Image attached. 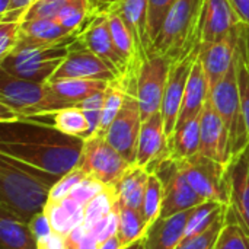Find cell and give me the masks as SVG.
I'll use <instances>...</instances> for the list:
<instances>
[{
	"label": "cell",
	"instance_id": "1",
	"mask_svg": "<svg viewBox=\"0 0 249 249\" xmlns=\"http://www.w3.org/2000/svg\"><path fill=\"white\" fill-rule=\"evenodd\" d=\"M85 139L69 136L36 118L0 123V153L63 177L77 168Z\"/></svg>",
	"mask_w": 249,
	"mask_h": 249
},
{
	"label": "cell",
	"instance_id": "2",
	"mask_svg": "<svg viewBox=\"0 0 249 249\" xmlns=\"http://www.w3.org/2000/svg\"><path fill=\"white\" fill-rule=\"evenodd\" d=\"M60 178L0 153V207L29 223L44 212Z\"/></svg>",
	"mask_w": 249,
	"mask_h": 249
},
{
	"label": "cell",
	"instance_id": "3",
	"mask_svg": "<svg viewBox=\"0 0 249 249\" xmlns=\"http://www.w3.org/2000/svg\"><path fill=\"white\" fill-rule=\"evenodd\" d=\"M201 3L203 0H177L153 41L150 54L165 55L175 61L200 45Z\"/></svg>",
	"mask_w": 249,
	"mask_h": 249
},
{
	"label": "cell",
	"instance_id": "4",
	"mask_svg": "<svg viewBox=\"0 0 249 249\" xmlns=\"http://www.w3.org/2000/svg\"><path fill=\"white\" fill-rule=\"evenodd\" d=\"M77 36L79 34L50 45L16 47L10 54L0 60V69L19 79L47 83L67 57L70 47Z\"/></svg>",
	"mask_w": 249,
	"mask_h": 249
},
{
	"label": "cell",
	"instance_id": "5",
	"mask_svg": "<svg viewBox=\"0 0 249 249\" xmlns=\"http://www.w3.org/2000/svg\"><path fill=\"white\" fill-rule=\"evenodd\" d=\"M45 102L47 83L19 79L0 69V123L41 117Z\"/></svg>",
	"mask_w": 249,
	"mask_h": 249
},
{
	"label": "cell",
	"instance_id": "6",
	"mask_svg": "<svg viewBox=\"0 0 249 249\" xmlns=\"http://www.w3.org/2000/svg\"><path fill=\"white\" fill-rule=\"evenodd\" d=\"M210 99L229 131L231 153L235 155L249 143L239 95L236 63L232 66L228 74L210 90Z\"/></svg>",
	"mask_w": 249,
	"mask_h": 249
},
{
	"label": "cell",
	"instance_id": "7",
	"mask_svg": "<svg viewBox=\"0 0 249 249\" xmlns=\"http://www.w3.org/2000/svg\"><path fill=\"white\" fill-rule=\"evenodd\" d=\"M125 83V99L121 111L105 133L108 143L121 153V156L131 165L136 163L139 136L143 124V117L136 95V76L123 80Z\"/></svg>",
	"mask_w": 249,
	"mask_h": 249
},
{
	"label": "cell",
	"instance_id": "8",
	"mask_svg": "<svg viewBox=\"0 0 249 249\" xmlns=\"http://www.w3.org/2000/svg\"><path fill=\"white\" fill-rule=\"evenodd\" d=\"M130 165L131 163H128L121 153L108 143L105 136L93 134L89 139H85L77 168L101 184L114 187Z\"/></svg>",
	"mask_w": 249,
	"mask_h": 249
},
{
	"label": "cell",
	"instance_id": "9",
	"mask_svg": "<svg viewBox=\"0 0 249 249\" xmlns=\"http://www.w3.org/2000/svg\"><path fill=\"white\" fill-rule=\"evenodd\" d=\"M172 60L150 54L136 73V95L139 99L143 121L160 112Z\"/></svg>",
	"mask_w": 249,
	"mask_h": 249
},
{
	"label": "cell",
	"instance_id": "10",
	"mask_svg": "<svg viewBox=\"0 0 249 249\" xmlns=\"http://www.w3.org/2000/svg\"><path fill=\"white\" fill-rule=\"evenodd\" d=\"M162 182L163 187V201L160 217L174 216L187 210H191L207 200L200 197L184 177L178 160L166 158L153 171Z\"/></svg>",
	"mask_w": 249,
	"mask_h": 249
},
{
	"label": "cell",
	"instance_id": "11",
	"mask_svg": "<svg viewBox=\"0 0 249 249\" xmlns=\"http://www.w3.org/2000/svg\"><path fill=\"white\" fill-rule=\"evenodd\" d=\"M178 165L193 190L204 200L228 204L225 184V163H220L201 153L178 160Z\"/></svg>",
	"mask_w": 249,
	"mask_h": 249
},
{
	"label": "cell",
	"instance_id": "12",
	"mask_svg": "<svg viewBox=\"0 0 249 249\" xmlns=\"http://www.w3.org/2000/svg\"><path fill=\"white\" fill-rule=\"evenodd\" d=\"M228 212L249 233V143L225 163Z\"/></svg>",
	"mask_w": 249,
	"mask_h": 249
},
{
	"label": "cell",
	"instance_id": "13",
	"mask_svg": "<svg viewBox=\"0 0 249 249\" xmlns=\"http://www.w3.org/2000/svg\"><path fill=\"white\" fill-rule=\"evenodd\" d=\"M60 79H92L108 83L120 80L117 73L102 58H99L80 42L79 36L71 44L67 57L63 60L50 80Z\"/></svg>",
	"mask_w": 249,
	"mask_h": 249
},
{
	"label": "cell",
	"instance_id": "14",
	"mask_svg": "<svg viewBox=\"0 0 249 249\" xmlns=\"http://www.w3.org/2000/svg\"><path fill=\"white\" fill-rule=\"evenodd\" d=\"M198 53H200V45L196 47L193 51H190L187 55L172 61L171 64L169 77H168V83H166L162 107H160V115H162L168 137H171L177 128L187 80L190 77L193 64L196 58L198 57Z\"/></svg>",
	"mask_w": 249,
	"mask_h": 249
},
{
	"label": "cell",
	"instance_id": "15",
	"mask_svg": "<svg viewBox=\"0 0 249 249\" xmlns=\"http://www.w3.org/2000/svg\"><path fill=\"white\" fill-rule=\"evenodd\" d=\"M79 39L86 48L102 58L117 73L120 80H127L130 77L128 67L115 48L105 12L95 15L83 26V29L79 32Z\"/></svg>",
	"mask_w": 249,
	"mask_h": 249
},
{
	"label": "cell",
	"instance_id": "16",
	"mask_svg": "<svg viewBox=\"0 0 249 249\" xmlns=\"http://www.w3.org/2000/svg\"><path fill=\"white\" fill-rule=\"evenodd\" d=\"M108 82L92 79H60L47 82L45 111L41 117L50 115L58 109L80 105L86 98L102 92L108 88ZM36 117V118H41Z\"/></svg>",
	"mask_w": 249,
	"mask_h": 249
},
{
	"label": "cell",
	"instance_id": "17",
	"mask_svg": "<svg viewBox=\"0 0 249 249\" xmlns=\"http://www.w3.org/2000/svg\"><path fill=\"white\" fill-rule=\"evenodd\" d=\"M241 26V20L229 0H203L198 39L201 44L219 41Z\"/></svg>",
	"mask_w": 249,
	"mask_h": 249
},
{
	"label": "cell",
	"instance_id": "18",
	"mask_svg": "<svg viewBox=\"0 0 249 249\" xmlns=\"http://www.w3.org/2000/svg\"><path fill=\"white\" fill-rule=\"evenodd\" d=\"M200 130H201L200 153L220 163H226L232 156L229 131L223 120L217 114L210 99V95L200 114Z\"/></svg>",
	"mask_w": 249,
	"mask_h": 249
},
{
	"label": "cell",
	"instance_id": "19",
	"mask_svg": "<svg viewBox=\"0 0 249 249\" xmlns=\"http://www.w3.org/2000/svg\"><path fill=\"white\" fill-rule=\"evenodd\" d=\"M168 139L160 112L144 120L139 136L136 165L153 172L162 160L169 158Z\"/></svg>",
	"mask_w": 249,
	"mask_h": 249
},
{
	"label": "cell",
	"instance_id": "20",
	"mask_svg": "<svg viewBox=\"0 0 249 249\" xmlns=\"http://www.w3.org/2000/svg\"><path fill=\"white\" fill-rule=\"evenodd\" d=\"M241 28V26H239ZM239 28L231 35L209 44L200 45V60L212 90L232 69L236 58Z\"/></svg>",
	"mask_w": 249,
	"mask_h": 249
},
{
	"label": "cell",
	"instance_id": "21",
	"mask_svg": "<svg viewBox=\"0 0 249 249\" xmlns=\"http://www.w3.org/2000/svg\"><path fill=\"white\" fill-rule=\"evenodd\" d=\"M194 209L174 216L159 217L156 222H153L143 238L144 249L177 248L185 238V231Z\"/></svg>",
	"mask_w": 249,
	"mask_h": 249
},
{
	"label": "cell",
	"instance_id": "22",
	"mask_svg": "<svg viewBox=\"0 0 249 249\" xmlns=\"http://www.w3.org/2000/svg\"><path fill=\"white\" fill-rule=\"evenodd\" d=\"M209 95H210L209 82H207V77H206L201 60H200V53H198V57L196 58V61L193 64L190 77L187 80L177 127L187 123L188 120L200 115Z\"/></svg>",
	"mask_w": 249,
	"mask_h": 249
},
{
	"label": "cell",
	"instance_id": "23",
	"mask_svg": "<svg viewBox=\"0 0 249 249\" xmlns=\"http://www.w3.org/2000/svg\"><path fill=\"white\" fill-rule=\"evenodd\" d=\"M112 6L118 10L131 35L134 36L137 48L144 61L152 51L147 34V0H117Z\"/></svg>",
	"mask_w": 249,
	"mask_h": 249
},
{
	"label": "cell",
	"instance_id": "24",
	"mask_svg": "<svg viewBox=\"0 0 249 249\" xmlns=\"http://www.w3.org/2000/svg\"><path fill=\"white\" fill-rule=\"evenodd\" d=\"M71 35H76V34L67 32L54 18L22 20L20 36H19L16 47L50 45V44L60 42V41L71 36Z\"/></svg>",
	"mask_w": 249,
	"mask_h": 249
},
{
	"label": "cell",
	"instance_id": "25",
	"mask_svg": "<svg viewBox=\"0 0 249 249\" xmlns=\"http://www.w3.org/2000/svg\"><path fill=\"white\" fill-rule=\"evenodd\" d=\"M0 249H39L29 223L0 207Z\"/></svg>",
	"mask_w": 249,
	"mask_h": 249
},
{
	"label": "cell",
	"instance_id": "26",
	"mask_svg": "<svg viewBox=\"0 0 249 249\" xmlns=\"http://www.w3.org/2000/svg\"><path fill=\"white\" fill-rule=\"evenodd\" d=\"M150 172L139 165H130V168L124 172L120 181L114 185L117 193L118 204L121 207H130L136 210H142L146 185Z\"/></svg>",
	"mask_w": 249,
	"mask_h": 249
},
{
	"label": "cell",
	"instance_id": "27",
	"mask_svg": "<svg viewBox=\"0 0 249 249\" xmlns=\"http://www.w3.org/2000/svg\"><path fill=\"white\" fill-rule=\"evenodd\" d=\"M44 213L47 214L53 231L66 236L83 223L85 206L71 197H66L60 201H48Z\"/></svg>",
	"mask_w": 249,
	"mask_h": 249
},
{
	"label": "cell",
	"instance_id": "28",
	"mask_svg": "<svg viewBox=\"0 0 249 249\" xmlns=\"http://www.w3.org/2000/svg\"><path fill=\"white\" fill-rule=\"evenodd\" d=\"M201 144V130H200V115L188 120L187 123L178 125L172 136L168 139L169 158L175 160H184L200 153Z\"/></svg>",
	"mask_w": 249,
	"mask_h": 249
},
{
	"label": "cell",
	"instance_id": "29",
	"mask_svg": "<svg viewBox=\"0 0 249 249\" xmlns=\"http://www.w3.org/2000/svg\"><path fill=\"white\" fill-rule=\"evenodd\" d=\"M235 63L238 70V85H239L244 120H245L249 139V28L244 25H241L239 28V39H238Z\"/></svg>",
	"mask_w": 249,
	"mask_h": 249
},
{
	"label": "cell",
	"instance_id": "30",
	"mask_svg": "<svg viewBox=\"0 0 249 249\" xmlns=\"http://www.w3.org/2000/svg\"><path fill=\"white\" fill-rule=\"evenodd\" d=\"M45 117L51 118L50 124H53L57 130H60L64 134L80 137V139L89 137V123L80 105L63 108ZM45 117H41V118H45Z\"/></svg>",
	"mask_w": 249,
	"mask_h": 249
},
{
	"label": "cell",
	"instance_id": "31",
	"mask_svg": "<svg viewBox=\"0 0 249 249\" xmlns=\"http://www.w3.org/2000/svg\"><path fill=\"white\" fill-rule=\"evenodd\" d=\"M95 15L92 0H70L54 19L67 32L79 34Z\"/></svg>",
	"mask_w": 249,
	"mask_h": 249
},
{
	"label": "cell",
	"instance_id": "32",
	"mask_svg": "<svg viewBox=\"0 0 249 249\" xmlns=\"http://www.w3.org/2000/svg\"><path fill=\"white\" fill-rule=\"evenodd\" d=\"M147 229L149 226L140 210L120 206V225L117 235L121 239L124 248L143 239Z\"/></svg>",
	"mask_w": 249,
	"mask_h": 249
},
{
	"label": "cell",
	"instance_id": "33",
	"mask_svg": "<svg viewBox=\"0 0 249 249\" xmlns=\"http://www.w3.org/2000/svg\"><path fill=\"white\" fill-rule=\"evenodd\" d=\"M125 83L123 80H115L108 85V88L104 92V107H102V117L99 123V128L95 134L105 136L107 130L121 111L125 99Z\"/></svg>",
	"mask_w": 249,
	"mask_h": 249
},
{
	"label": "cell",
	"instance_id": "34",
	"mask_svg": "<svg viewBox=\"0 0 249 249\" xmlns=\"http://www.w3.org/2000/svg\"><path fill=\"white\" fill-rule=\"evenodd\" d=\"M117 204L118 198L114 187H105L85 206V216L82 225L89 231L93 225L102 220Z\"/></svg>",
	"mask_w": 249,
	"mask_h": 249
},
{
	"label": "cell",
	"instance_id": "35",
	"mask_svg": "<svg viewBox=\"0 0 249 249\" xmlns=\"http://www.w3.org/2000/svg\"><path fill=\"white\" fill-rule=\"evenodd\" d=\"M162 201H163L162 182H160V179H159V177L156 174L150 172L149 179H147V185H146V193H144L142 210H140L144 220H146V223H147V226H150L153 222H156L160 217Z\"/></svg>",
	"mask_w": 249,
	"mask_h": 249
},
{
	"label": "cell",
	"instance_id": "36",
	"mask_svg": "<svg viewBox=\"0 0 249 249\" xmlns=\"http://www.w3.org/2000/svg\"><path fill=\"white\" fill-rule=\"evenodd\" d=\"M228 207V206H226ZM216 249H249V233L226 209V222Z\"/></svg>",
	"mask_w": 249,
	"mask_h": 249
},
{
	"label": "cell",
	"instance_id": "37",
	"mask_svg": "<svg viewBox=\"0 0 249 249\" xmlns=\"http://www.w3.org/2000/svg\"><path fill=\"white\" fill-rule=\"evenodd\" d=\"M225 222H226V213L207 231H204L198 235L184 238L181 241V244L175 249H216L217 241H219L220 233L225 226Z\"/></svg>",
	"mask_w": 249,
	"mask_h": 249
},
{
	"label": "cell",
	"instance_id": "38",
	"mask_svg": "<svg viewBox=\"0 0 249 249\" xmlns=\"http://www.w3.org/2000/svg\"><path fill=\"white\" fill-rule=\"evenodd\" d=\"M177 0H147V34L150 47L156 39L162 23ZM152 53V51H150Z\"/></svg>",
	"mask_w": 249,
	"mask_h": 249
},
{
	"label": "cell",
	"instance_id": "39",
	"mask_svg": "<svg viewBox=\"0 0 249 249\" xmlns=\"http://www.w3.org/2000/svg\"><path fill=\"white\" fill-rule=\"evenodd\" d=\"M88 175L80 169V168H74L73 171H70L69 174L63 175L60 178V181L53 187L51 193H50V200L48 201H60L66 197H69L71 194V191L86 178Z\"/></svg>",
	"mask_w": 249,
	"mask_h": 249
},
{
	"label": "cell",
	"instance_id": "40",
	"mask_svg": "<svg viewBox=\"0 0 249 249\" xmlns=\"http://www.w3.org/2000/svg\"><path fill=\"white\" fill-rule=\"evenodd\" d=\"M118 225H120V204H117L102 220H99L96 225H93L88 232L98 242H102V241L117 235Z\"/></svg>",
	"mask_w": 249,
	"mask_h": 249
},
{
	"label": "cell",
	"instance_id": "41",
	"mask_svg": "<svg viewBox=\"0 0 249 249\" xmlns=\"http://www.w3.org/2000/svg\"><path fill=\"white\" fill-rule=\"evenodd\" d=\"M104 92L105 90L98 92V93L86 98L80 104V108L83 109V112L88 118V123H89V137L93 136L99 128V123H101V117H102V107H104Z\"/></svg>",
	"mask_w": 249,
	"mask_h": 249
},
{
	"label": "cell",
	"instance_id": "42",
	"mask_svg": "<svg viewBox=\"0 0 249 249\" xmlns=\"http://www.w3.org/2000/svg\"><path fill=\"white\" fill-rule=\"evenodd\" d=\"M70 0H35L34 4L28 9L23 20L41 19V18H55L58 12Z\"/></svg>",
	"mask_w": 249,
	"mask_h": 249
},
{
	"label": "cell",
	"instance_id": "43",
	"mask_svg": "<svg viewBox=\"0 0 249 249\" xmlns=\"http://www.w3.org/2000/svg\"><path fill=\"white\" fill-rule=\"evenodd\" d=\"M22 20L0 22V60L13 51L20 36Z\"/></svg>",
	"mask_w": 249,
	"mask_h": 249
},
{
	"label": "cell",
	"instance_id": "44",
	"mask_svg": "<svg viewBox=\"0 0 249 249\" xmlns=\"http://www.w3.org/2000/svg\"><path fill=\"white\" fill-rule=\"evenodd\" d=\"M107 185L101 184L99 181L90 178V177H86L73 191L69 197H71L73 200H76L77 203H80L82 206H86L96 194H99Z\"/></svg>",
	"mask_w": 249,
	"mask_h": 249
},
{
	"label": "cell",
	"instance_id": "45",
	"mask_svg": "<svg viewBox=\"0 0 249 249\" xmlns=\"http://www.w3.org/2000/svg\"><path fill=\"white\" fill-rule=\"evenodd\" d=\"M98 241L80 225L66 235V249H98Z\"/></svg>",
	"mask_w": 249,
	"mask_h": 249
},
{
	"label": "cell",
	"instance_id": "46",
	"mask_svg": "<svg viewBox=\"0 0 249 249\" xmlns=\"http://www.w3.org/2000/svg\"><path fill=\"white\" fill-rule=\"evenodd\" d=\"M39 249H66V236L51 232L48 236L38 241Z\"/></svg>",
	"mask_w": 249,
	"mask_h": 249
},
{
	"label": "cell",
	"instance_id": "47",
	"mask_svg": "<svg viewBox=\"0 0 249 249\" xmlns=\"http://www.w3.org/2000/svg\"><path fill=\"white\" fill-rule=\"evenodd\" d=\"M233 6L235 13L238 15L241 25L249 28V0H229Z\"/></svg>",
	"mask_w": 249,
	"mask_h": 249
},
{
	"label": "cell",
	"instance_id": "48",
	"mask_svg": "<svg viewBox=\"0 0 249 249\" xmlns=\"http://www.w3.org/2000/svg\"><path fill=\"white\" fill-rule=\"evenodd\" d=\"M98 249H124V245H123L121 239L118 238V235H114V236L99 242Z\"/></svg>",
	"mask_w": 249,
	"mask_h": 249
},
{
	"label": "cell",
	"instance_id": "49",
	"mask_svg": "<svg viewBox=\"0 0 249 249\" xmlns=\"http://www.w3.org/2000/svg\"><path fill=\"white\" fill-rule=\"evenodd\" d=\"M117 0H92V4H93V9H95V13H102L105 12L108 7H111Z\"/></svg>",
	"mask_w": 249,
	"mask_h": 249
},
{
	"label": "cell",
	"instance_id": "50",
	"mask_svg": "<svg viewBox=\"0 0 249 249\" xmlns=\"http://www.w3.org/2000/svg\"><path fill=\"white\" fill-rule=\"evenodd\" d=\"M10 6V0H0V15L6 13Z\"/></svg>",
	"mask_w": 249,
	"mask_h": 249
},
{
	"label": "cell",
	"instance_id": "51",
	"mask_svg": "<svg viewBox=\"0 0 249 249\" xmlns=\"http://www.w3.org/2000/svg\"><path fill=\"white\" fill-rule=\"evenodd\" d=\"M124 249H144V242H143V239H140V241H137V242H134V244L125 247Z\"/></svg>",
	"mask_w": 249,
	"mask_h": 249
}]
</instances>
